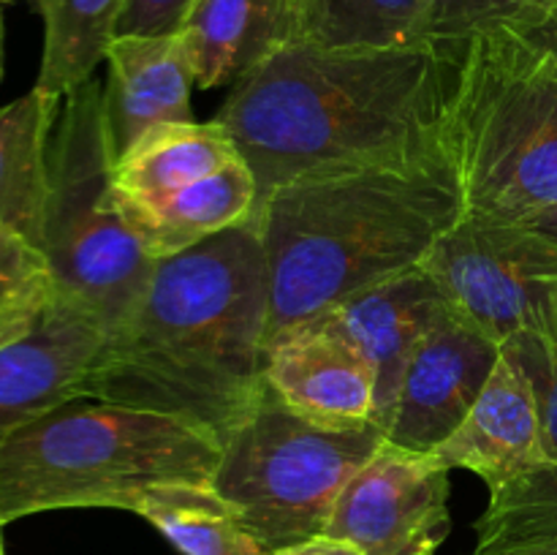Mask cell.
Listing matches in <instances>:
<instances>
[{
    "instance_id": "cell-3",
    "label": "cell",
    "mask_w": 557,
    "mask_h": 555,
    "mask_svg": "<svg viewBox=\"0 0 557 555\" xmlns=\"http://www.w3.org/2000/svg\"><path fill=\"white\" fill-rule=\"evenodd\" d=\"M462 215L444 150L272 190L250 215L267 261V343L362 288L422 267Z\"/></svg>"
},
{
    "instance_id": "cell-5",
    "label": "cell",
    "mask_w": 557,
    "mask_h": 555,
    "mask_svg": "<svg viewBox=\"0 0 557 555\" xmlns=\"http://www.w3.org/2000/svg\"><path fill=\"white\" fill-rule=\"evenodd\" d=\"M441 145L471 218L528 223L557 207V69L511 27L457 52Z\"/></svg>"
},
{
    "instance_id": "cell-31",
    "label": "cell",
    "mask_w": 557,
    "mask_h": 555,
    "mask_svg": "<svg viewBox=\"0 0 557 555\" xmlns=\"http://www.w3.org/2000/svg\"><path fill=\"white\" fill-rule=\"evenodd\" d=\"M0 79H3V16H0Z\"/></svg>"
},
{
    "instance_id": "cell-13",
    "label": "cell",
    "mask_w": 557,
    "mask_h": 555,
    "mask_svg": "<svg viewBox=\"0 0 557 555\" xmlns=\"http://www.w3.org/2000/svg\"><path fill=\"white\" fill-rule=\"evenodd\" d=\"M264 384L283 406L324 428H364L379 417L375 370L315 324H299L267 343Z\"/></svg>"
},
{
    "instance_id": "cell-32",
    "label": "cell",
    "mask_w": 557,
    "mask_h": 555,
    "mask_svg": "<svg viewBox=\"0 0 557 555\" xmlns=\"http://www.w3.org/2000/svg\"><path fill=\"white\" fill-rule=\"evenodd\" d=\"M9 526V522L3 520V517H0V555H5V539H3V528Z\"/></svg>"
},
{
    "instance_id": "cell-22",
    "label": "cell",
    "mask_w": 557,
    "mask_h": 555,
    "mask_svg": "<svg viewBox=\"0 0 557 555\" xmlns=\"http://www.w3.org/2000/svg\"><path fill=\"white\" fill-rule=\"evenodd\" d=\"M180 555H270L212 484L169 482L134 506Z\"/></svg>"
},
{
    "instance_id": "cell-2",
    "label": "cell",
    "mask_w": 557,
    "mask_h": 555,
    "mask_svg": "<svg viewBox=\"0 0 557 555\" xmlns=\"http://www.w3.org/2000/svg\"><path fill=\"white\" fill-rule=\"evenodd\" d=\"M267 261L248 221L156 261L85 397L172 414L221 439L267 390Z\"/></svg>"
},
{
    "instance_id": "cell-14",
    "label": "cell",
    "mask_w": 557,
    "mask_h": 555,
    "mask_svg": "<svg viewBox=\"0 0 557 555\" xmlns=\"http://www.w3.org/2000/svg\"><path fill=\"white\" fill-rule=\"evenodd\" d=\"M449 313L451 305L435 278L417 267L406 275L351 294L308 324L332 332L368 359L379 379V424L408 354Z\"/></svg>"
},
{
    "instance_id": "cell-12",
    "label": "cell",
    "mask_w": 557,
    "mask_h": 555,
    "mask_svg": "<svg viewBox=\"0 0 557 555\" xmlns=\"http://www.w3.org/2000/svg\"><path fill=\"white\" fill-rule=\"evenodd\" d=\"M438 466L471 471L495 495L544 462L542 403L531 375L511 351H500L487 384L455 433L430 452Z\"/></svg>"
},
{
    "instance_id": "cell-28",
    "label": "cell",
    "mask_w": 557,
    "mask_h": 555,
    "mask_svg": "<svg viewBox=\"0 0 557 555\" xmlns=\"http://www.w3.org/2000/svg\"><path fill=\"white\" fill-rule=\"evenodd\" d=\"M270 555H364V553L359 547H354L351 542H343V539L319 533V536H310L305 539V542L288 544V547L275 550V553Z\"/></svg>"
},
{
    "instance_id": "cell-30",
    "label": "cell",
    "mask_w": 557,
    "mask_h": 555,
    "mask_svg": "<svg viewBox=\"0 0 557 555\" xmlns=\"http://www.w3.org/2000/svg\"><path fill=\"white\" fill-rule=\"evenodd\" d=\"M504 555H557V542H549V544H536V547L515 550V553H504Z\"/></svg>"
},
{
    "instance_id": "cell-20",
    "label": "cell",
    "mask_w": 557,
    "mask_h": 555,
    "mask_svg": "<svg viewBox=\"0 0 557 555\" xmlns=\"http://www.w3.org/2000/svg\"><path fill=\"white\" fill-rule=\"evenodd\" d=\"M60 103L33 87L0 107V223L41 243L49 194V141Z\"/></svg>"
},
{
    "instance_id": "cell-27",
    "label": "cell",
    "mask_w": 557,
    "mask_h": 555,
    "mask_svg": "<svg viewBox=\"0 0 557 555\" xmlns=\"http://www.w3.org/2000/svg\"><path fill=\"white\" fill-rule=\"evenodd\" d=\"M515 33H520L533 49L544 54V58L553 60V65L557 69V0L547 5L539 16H533L528 25L517 27Z\"/></svg>"
},
{
    "instance_id": "cell-18",
    "label": "cell",
    "mask_w": 557,
    "mask_h": 555,
    "mask_svg": "<svg viewBox=\"0 0 557 555\" xmlns=\"http://www.w3.org/2000/svg\"><path fill=\"white\" fill-rule=\"evenodd\" d=\"M120 210L147 256L152 261L169 259L218 232L248 223L256 210V180L248 163L237 161L156 205L120 201Z\"/></svg>"
},
{
    "instance_id": "cell-19",
    "label": "cell",
    "mask_w": 557,
    "mask_h": 555,
    "mask_svg": "<svg viewBox=\"0 0 557 555\" xmlns=\"http://www.w3.org/2000/svg\"><path fill=\"white\" fill-rule=\"evenodd\" d=\"M243 161L215 118L158 125L114 161V194L123 205H156Z\"/></svg>"
},
{
    "instance_id": "cell-10",
    "label": "cell",
    "mask_w": 557,
    "mask_h": 555,
    "mask_svg": "<svg viewBox=\"0 0 557 555\" xmlns=\"http://www.w3.org/2000/svg\"><path fill=\"white\" fill-rule=\"evenodd\" d=\"M107 343L101 321L58 294L0 326V444L38 414L85 397Z\"/></svg>"
},
{
    "instance_id": "cell-17",
    "label": "cell",
    "mask_w": 557,
    "mask_h": 555,
    "mask_svg": "<svg viewBox=\"0 0 557 555\" xmlns=\"http://www.w3.org/2000/svg\"><path fill=\"white\" fill-rule=\"evenodd\" d=\"M520 359L542 403L544 462L511 488L490 495L487 509L473 522L476 542L466 555H504L515 550L557 542V348L506 343Z\"/></svg>"
},
{
    "instance_id": "cell-21",
    "label": "cell",
    "mask_w": 557,
    "mask_h": 555,
    "mask_svg": "<svg viewBox=\"0 0 557 555\" xmlns=\"http://www.w3.org/2000/svg\"><path fill=\"white\" fill-rule=\"evenodd\" d=\"M44 22L41 92L65 98L92 79L117 38L125 0H30Z\"/></svg>"
},
{
    "instance_id": "cell-6",
    "label": "cell",
    "mask_w": 557,
    "mask_h": 555,
    "mask_svg": "<svg viewBox=\"0 0 557 555\" xmlns=\"http://www.w3.org/2000/svg\"><path fill=\"white\" fill-rule=\"evenodd\" d=\"M38 248L52 270L54 294L96 316L109 337L145 297L156 261L114 194V150L96 76L60 103Z\"/></svg>"
},
{
    "instance_id": "cell-23",
    "label": "cell",
    "mask_w": 557,
    "mask_h": 555,
    "mask_svg": "<svg viewBox=\"0 0 557 555\" xmlns=\"http://www.w3.org/2000/svg\"><path fill=\"white\" fill-rule=\"evenodd\" d=\"M302 38L324 47H430L422 0H302Z\"/></svg>"
},
{
    "instance_id": "cell-4",
    "label": "cell",
    "mask_w": 557,
    "mask_h": 555,
    "mask_svg": "<svg viewBox=\"0 0 557 555\" xmlns=\"http://www.w3.org/2000/svg\"><path fill=\"white\" fill-rule=\"evenodd\" d=\"M221 439L172 414L107 400L60 403L0 444V517L134 511L156 484H212Z\"/></svg>"
},
{
    "instance_id": "cell-25",
    "label": "cell",
    "mask_w": 557,
    "mask_h": 555,
    "mask_svg": "<svg viewBox=\"0 0 557 555\" xmlns=\"http://www.w3.org/2000/svg\"><path fill=\"white\" fill-rule=\"evenodd\" d=\"M54 297L52 270L36 243L0 223V326L30 316Z\"/></svg>"
},
{
    "instance_id": "cell-33",
    "label": "cell",
    "mask_w": 557,
    "mask_h": 555,
    "mask_svg": "<svg viewBox=\"0 0 557 555\" xmlns=\"http://www.w3.org/2000/svg\"><path fill=\"white\" fill-rule=\"evenodd\" d=\"M0 3H9V0H0Z\"/></svg>"
},
{
    "instance_id": "cell-29",
    "label": "cell",
    "mask_w": 557,
    "mask_h": 555,
    "mask_svg": "<svg viewBox=\"0 0 557 555\" xmlns=\"http://www.w3.org/2000/svg\"><path fill=\"white\" fill-rule=\"evenodd\" d=\"M525 226H533V229H539V232L549 234V237H555V239H557V207H555V210L544 212V215L533 218V221H528Z\"/></svg>"
},
{
    "instance_id": "cell-7",
    "label": "cell",
    "mask_w": 557,
    "mask_h": 555,
    "mask_svg": "<svg viewBox=\"0 0 557 555\" xmlns=\"http://www.w3.org/2000/svg\"><path fill=\"white\" fill-rule=\"evenodd\" d=\"M375 424L324 428L283 406L270 390L221 435L212 488L267 550L324 533L348 479L384 444Z\"/></svg>"
},
{
    "instance_id": "cell-9",
    "label": "cell",
    "mask_w": 557,
    "mask_h": 555,
    "mask_svg": "<svg viewBox=\"0 0 557 555\" xmlns=\"http://www.w3.org/2000/svg\"><path fill=\"white\" fill-rule=\"evenodd\" d=\"M449 473L384 439L341 490L324 533L364 555H438L451 531Z\"/></svg>"
},
{
    "instance_id": "cell-1",
    "label": "cell",
    "mask_w": 557,
    "mask_h": 555,
    "mask_svg": "<svg viewBox=\"0 0 557 555\" xmlns=\"http://www.w3.org/2000/svg\"><path fill=\"white\" fill-rule=\"evenodd\" d=\"M455 63L457 54L435 47H324L299 38L243 76L215 120L253 172L259 207L294 180L444 150Z\"/></svg>"
},
{
    "instance_id": "cell-8",
    "label": "cell",
    "mask_w": 557,
    "mask_h": 555,
    "mask_svg": "<svg viewBox=\"0 0 557 555\" xmlns=\"http://www.w3.org/2000/svg\"><path fill=\"white\" fill-rule=\"evenodd\" d=\"M422 270L451 310L498 346L557 348V239L549 234L462 215L424 256Z\"/></svg>"
},
{
    "instance_id": "cell-15",
    "label": "cell",
    "mask_w": 557,
    "mask_h": 555,
    "mask_svg": "<svg viewBox=\"0 0 557 555\" xmlns=\"http://www.w3.org/2000/svg\"><path fill=\"white\" fill-rule=\"evenodd\" d=\"M103 118L114 161L158 125L190 123V74L183 41L172 36H117L107 52Z\"/></svg>"
},
{
    "instance_id": "cell-16",
    "label": "cell",
    "mask_w": 557,
    "mask_h": 555,
    "mask_svg": "<svg viewBox=\"0 0 557 555\" xmlns=\"http://www.w3.org/2000/svg\"><path fill=\"white\" fill-rule=\"evenodd\" d=\"M194 85H237L302 38V0H196L177 30Z\"/></svg>"
},
{
    "instance_id": "cell-26",
    "label": "cell",
    "mask_w": 557,
    "mask_h": 555,
    "mask_svg": "<svg viewBox=\"0 0 557 555\" xmlns=\"http://www.w3.org/2000/svg\"><path fill=\"white\" fill-rule=\"evenodd\" d=\"M196 0H125L117 36H172Z\"/></svg>"
},
{
    "instance_id": "cell-11",
    "label": "cell",
    "mask_w": 557,
    "mask_h": 555,
    "mask_svg": "<svg viewBox=\"0 0 557 555\" xmlns=\"http://www.w3.org/2000/svg\"><path fill=\"white\" fill-rule=\"evenodd\" d=\"M504 346L451 310L413 346L379 428L386 441L430 455L466 419Z\"/></svg>"
},
{
    "instance_id": "cell-24",
    "label": "cell",
    "mask_w": 557,
    "mask_h": 555,
    "mask_svg": "<svg viewBox=\"0 0 557 555\" xmlns=\"http://www.w3.org/2000/svg\"><path fill=\"white\" fill-rule=\"evenodd\" d=\"M553 0H422V36L430 47L457 54L473 36L528 25Z\"/></svg>"
}]
</instances>
